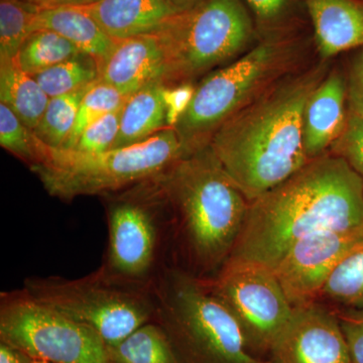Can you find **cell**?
<instances>
[{
  "label": "cell",
  "instance_id": "1",
  "mask_svg": "<svg viewBox=\"0 0 363 363\" xmlns=\"http://www.w3.org/2000/svg\"><path fill=\"white\" fill-rule=\"evenodd\" d=\"M335 60L317 58L279 81L212 135L210 149L250 201L309 162L303 135L306 106Z\"/></svg>",
  "mask_w": 363,
  "mask_h": 363
},
{
  "label": "cell",
  "instance_id": "2",
  "mask_svg": "<svg viewBox=\"0 0 363 363\" xmlns=\"http://www.w3.org/2000/svg\"><path fill=\"white\" fill-rule=\"evenodd\" d=\"M363 227V178L344 160L324 155L250 201L228 259L274 269L301 238L327 228Z\"/></svg>",
  "mask_w": 363,
  "mask_h": 363
},
{
  "label": "cell",
  "instance_id": "3",
  "mask_svg": "<svg viewBox=\"0 0 363 363\" xmlns=\"http://www.w3.org/2000/svg\"><path fill=\"white\" fill-rule=\"evenodd\" d=\"M156 180L171 215L173 266L213 279L240 238L250 200L209 145L182 157Z\"/></svg>",
  "mask_w": 363,
  "mask_h": 363
},
{
  "label": "cell",
  "instance_id": "4",
  "mask_svg": "<svg viewBox=\"0 0 363 363\" xmlns=\"http://www.w3.org/2000/svg\"><path fill=\"white\" fill-rule=\"evenodd\" d=\"M318 57L312 30L259 40L250 51L197 82L175 130L188 154L209 145L229 117Z\"/></svg>",
  "mask_w": 363,
  "mask_h": 363
},
{
  "label": "cell",
  "instance_id": "5",
  "mask_svg": "<svg viewBox=\"0 0 363 363\" xmlns=\"http://www.w3.org/2000/svg\"><path fill=\"white\" fill-rule=\"evenodd\" d=\"M155 291V319L168 336L176 363H266L248 351L240 326L209 279L169 267Z\"/></svg>",
  "mask_w": 363,
  "mask_h": 363
},
{
  "label": "cell",
  "instance_id": "6",
  "mask_svg": "<svg viewBox=\"0 0 363 363\" xmlns=\"http://www.w3.org/2000/svg\"><path fill=\"white\" fill-rule=\"evenodd\" d=\"M188 152L175 128H164L145 142L101 152H83L44 143L32 171L52 197L72 201L105 196L161 175Z\"/></svg>",
  "mask_w": 363,
  "mask_h": 363
},
{
  "label": "cell",
  "instance_id": "7",
  "mask_svg": "<svg viewBox=\"0 0 363 363\" xmlns=\"http://www.w3.org/2000/svg\"><path fill=\"white\" fill-rule=\"evenodd\" d=\"M104 197L108 241L98 269L117 281L155 289L173 267L171 215L156 177Z\"/></svg>",
  "mask_w": 363,
  "mask_h": 363
},
{
  "label": "cell",
  "instance_id": "8",
  "mask_svg": "<svg viewBox=\"0 0 363 363\" xmlns=\"http://www.w3.org/2000/svg\"><path fill=\"white\" fill-rule=\"evenodd\" d=\"M157 33L166 61V86L197 83L259 42L245 0H201Z\"/></svg>",
  "mask_w": 363,
  "mask_h": 363
},
{
  "label": "cell",
  "instance_id": "9",
  "mask_svg": "<svg viewBox=\"0 0 363 363\" xmlns=\"http://www.w3.org/2000/svg\"><path fill=\"white\" fill-rule=\"evenodd\" d=\"M23 289L97 333L107 346L116 345L156 318L155 289L117 281L99 269L78 279L32 277Z\"/></svg>",
  "mask_w": 363,
  "mask_h": 363
},
{
  "label": "cell",
  "instance_id": "10",
  "mask_svg": "<svg viewBox=\"0 0 363 363\" xmlns=\"http://www.w3.org/2000/svg\"><path fill=\"white\" fill-rule=\"evenodd\" d=\"M0 342L51 363H111L97 333L23 288L0 294Z\"/></svg>",
  "mask_w": 363,
  "mask_h": 363
},
{
  "label": "cell",
  "instance_id": "11",
  "mask_svg": "<svg viewBox=\"0 0 363 363\" xmlns=\"http://www.w3.org/2000/svg\"><path fill=\"white\" fill-rule=\"evenodd\" d=\"M209 283L240 326L248 351L266 359L294 310L274 269L252 260L228 259Z\"/></svg>",
  "mask_w": 363,
  "mask_h": 363
},
{
  "label": "cell",
  "instance_id": "12",
  "mask_svg": "<svg viewBox=\"0 0 363 363\" xmlns=\"http://www.w3.org/2000/svg\"><path fill=\"white\" fill-rule=\"evenodd\" d=\"M363 238V227L327 228L301 238L274 271L293 308L318 302L341 259Z\"/></svg>",
  "mask_w": 363,
  "mask_h": 363
},
{
  "label": "cell",
  "instance_id": "13",
  "mask_svg": "<svg viewBox=\"0 0 363 363\" xmlns=\"http://www.w3.org/2000/svg\"><path fill=\"white\" fill-rule=\"evenodd\" d=\"M266 363H352L335 310L315 302L294 308Z\"/></svg>",
  "mask_w": 363,
  "mask_h": 363
},
{
  "label": "cell",
  "instance_id": "14",
  "mask_svg": "<svg viewBox=\"0 0 363 363\" xmlns=\"http://www.w3.org/2000/svg\"><path fill=\"white\" fill-rule=\"evenodd\" d=\"M348 116L347 80L343 61L336 59L309 98L304 113V149L311 161L324 155L340 136Z\"/></svg>",
  "mask_w": 363,
  "mask_h": 363
},
{
  "label": "cell",
  "instance_id": "15",
  "mask_svg": "<svg viewBox=\"0 0 363 363\" xmlns=\"http://www.w3.org/2000/svg\"><path fill=\"white\" fill-rule=\"evenodd\" d=\"M166 61L157 33L116 40L100 72L99 81L130 96L155 83L164 84Z\"/></svg>",
  "mask_w": 363,
  "mask_h": 363
},
{
  "label": "cell",
  "instance_id": "16",
  "mask_svg": "<svg viewBox=\"0 0 363 363\" xmlns=\"http://www.w3.org/2000/svg\"><path fill=\"white\" fill-rule=\"evenodd\" d=\"M304 1L320 59H337L363 48V0Z\"/></svg>",
  "mask_w": 363,
  "mask_h": 363
},
{
  "label": "cell",
  "instance_id": "17",
  "mask_svg": "<svg viewBox=\"0 0 363 363\" xmlns=\"http://www.w3.org/2000/svg\"><path fill=\"white\" fill-rule=\"evenodd\" d=\"M77 7L113 40L159 32L179 13L169 0H99Z\"/></svg>",
  "mask_w": 363,
  "mask_h": 363
},
{
  "label": "cell",
  "instance_id": "18",
  "mask_svg": "<svg viewBox=\"0 0 363 363\" xmlns=\"http://www.w3.org/2000/svg\"><path fill=\"white\" fill-rule=\"evenodd\" d=\"M52 30L65 38L102 67L111 54L116 40L102 30L94 18L77 6H56L37 9L33 30Z\"/></svg>",
  "mask_w": 363,
  "mask_h": 363
},
{
  "label": "cell",
  "instance_id": "19",
  "mask_svg": "<svg viewBox=\"0 0 363 363\" xmlns=\"http://www.w3.org/2000/svg\"><path fill=\"white\" fill-rule=\"evenodd\" d=\"M162 83L147 86L128 97L121 109L118 135L112 149L130 147L168 128Z\"/></svg>",
  "mask_w": 363,
  "mask_h": 363
},
{
  "label": "cell",
  "instance_id": "20",
  "mask_svg": "<svg viewBox=\"0 0 363 363\" xmlns=\"http://www.w3.org/2000/svg\"><path fill=\"white\" fill-rule=\"evenodd\" d=\"M35 77L21 70L16 59L0 61V104L6 105L30 130H35L49 104Z\"/></svg>",
  "mask_w": 363,
  "mask_h": 363
},
{
  "label": "cell",
  "instance_id": "21",
  "mask_svg": "<svg viewBox=\"0 0 363 363\" xmlns=\"http://www.w3.org/2000/svg\"><path fill=\"white\" fill-rule=\"evenodd\" d=\"M259 40L312 30L304 0H245Z\"/></svg>",
  "mask_w": 363,
  "mask_h": 363
},
{
  "label": "cell",
  "instance_id": "22",
  "mask_svg": "<svg viewBox=\"0 0 363 363\" xmlns=\"http://www.w3.org/2000/svg\"><path fill=\"white\" fill-rule=\"evenodd\" d=\"M108 355L111 363H176L168 336L156 319L108 346Z\"/></svg>",
  "mask_w": 363,
  "mask_h": 363
},
{
  "label": "cell",
  "instance_id": "23",
  "mask_svg": "<svg viewBox=\"0 0 363 363\" xmlns=\"http://www.w3.org/2000/svg\"><path fill=\"white\" fill-rule=\"evenodd\" d=\"M318 302L333 308L363 309V238L334 269Z\"/></svg>",
  "mask_w": 363,
  "mask_h": 363
},
{
  "label": "cell",
  "instance_id": "24",
  "mask_svg": "<svg viewBox=\"0 0 363 363\" xmlns=\"http://www.w3.org/2000/svg\"><path fill=\"white\" fill-rule=\"evenodd\" d=\"M80 54L75 45L59 33L40 28L30 33L16 60L21 70L33 77Z\"/></svg>",
  "mask_w": 363,
  "mask_h": 363
},
{
  "label": "cell",
  "instance_id": "25",
  "mask_svg": "<svg viewBox=\"0 0 363 363\" xmlns=\"http://www.w3.org/2000/svg\"><path fill=\"white\" fill-rule=\"evenodd\" d=\"M50 98L62 96L99 81L96 62L85 54L67 60L33 76Z\"/></svg>",
  "mask_w": 363,
  "mask_h": 363
},
{
  "label": "cell",
  "instance_id": "26",
  "mask_svg": "<svg viewBox=\"0 0 363 363\" xmlns=\"http://www.w3.org/2000/svg\"><path fill=\"white\" fill-rule=\"evenodd\" d=\"M90 86L62 96L50 98L39 124L33 130L43 143L52 147L65 145L75 125L81 100Z\"/></svg>",
  "mask_w": 363,
  "mask_h": 363
},
{
  "label": "cell",
  "instance_id": "27",
  "mask_svg": "<svg viewBox=\"0 0 363 363\" xmlns=\"http://www.w3.org/2000/svg\"><path fill=\"white\" fill-rule=\"evenodd\" d=\"M37 9L23 0H0V61L13 60L35 32Z\"/></svg>",
  "mask_w": 363,
  "mask_h": 363
},
{
  "label": "cell",
  "instance_id": "28",
  "mask_svg": "<svg viewBox=\"0 0 363 363\" xmlns=\"http://www.w3.org/2000/svg\"><path fill=\"white\" fill-rule=\"evenodd\" d=\"M128 97L121 94L116 88L101 81H97L90 86L85 93L80 106H79L77 118L71 135L67 138L63 149H73L77 143L79 136L83 131L94 123L98 119L106 114L121 108Z\"/></svg>",
  "mask_w": 363,
  "mask_h": 363
},
{
  "label": "cell",
  "instance_id": "29",
  "mask_svg": "<svg viewBox=\"0 0 363 363\" xmlns=\"http://www.w3.org/2000/svg\"><path fill=\"white\" fill-rule=\"evenodd\" d=\"M0 145L32 169L39 164L44 143L6 105L0 104Z\"/></svg>",
  "mask_w": 363,
  "mask_h": 363
},
{
  "label": "cell",
  "instance_id": "30",
  "mask_svg": "<svg viewBox=\"0 0 363 363\" xmlns=\"http://www.w3.org/2000/svg\"><path fill=\"white\" fill-rule=\"evenodd\" d=\"M123 106L88 126L79 136L73 150L83 152H101L111 150L118 135Z\"/></svg>",
  "mask_w": 363,
  "mask_h": 363
},
{
  "label": "cell",
  "instance_id": "31",
  "mask_svg": "<svg viewBox=\"0 0 363 363\" xmlns=\"http://www.w3.org/2000/svg\"><path fill=\"white\" fill-rule=\"evenodd\" d=\"M328 154L344 160L363 178V117L348 112L345 128Z\"/></svg>",
  "mask_w": 363,
  "mask_h": 363
},
{
  "label": "cell",
  "instance_id": "32",
  "mask_svg": "<svg viewBox=\"0 0 363 363\" xmlns=\"http://www.w3.org/2000/svg\"><path fill=\"white\" fill-rule=\"evenodd\" d=\"M347 80L348 112L363 117V48L343 61Z\"/></svg>",
  "mask_w": 363,
  "mask_h": 363
},
{
  "label": "cell",
  "instance_id": "33",
  "mask_svg": "<svg viewBox=\"0 0 363 363\" xmlns=\"http://www.w3.org/2000/svg\"><path fill=\"white\" fill-rule=\"evenodd\" d=\"M334 310L347 341L352 363H363V309L334 308Z\"/></svg>",
  "mask_w": 363,
  "mask_h": 363
},
{
  "label": "cell",
  "instance_id": "34",
  "mask_svg": "<svg viewBox=\"0 0 363 363\" xmlns=\"http://www.w3.org/2000/svg\"><path fill=\"white\" fill-rule=\"evenodd\" d=\"M197 83H181L176 85H164V101L166 105L168 128H175L185 114L195 95Z\"/></svg>",
  "mask_w": 363,
  "mask_h": 363
},
{
  "label": "cell",
  "instance_id": "35",
  "mask_svg": "<svg viewBox=\"0 0 363 363\" xmlns=\"http://www.w3.org/2000/svg\"><path fill=\"white\" fill-rule=\"evenodd\" d=\"M33 359L23 351L0 342V363H33Z\"/></svg>",
  "mask_w": 363,
  "mask_h": 363
},
{
  "label": "cell",
  "instance_id": "36",
  "mask_svg": "<svg viewBox=\"0 0 363 363\" xmlns=\"http://www.w3.org/2000/svg\"><path fill=\"white\" fill-rule=\"evenodd\" d=\"M99 0H32L30 4L37 9L56 6H83L95 4Z\"/></svg>",
  "mask_w": 363,
  "mask_h": 363
},
{
  "label": "cell",
  "instance_id": "37",
  "mask_svg": "<svg viewBox=\"0 0 363 363\" xmlns=\"http://www.w3.org/2000/svg\"><path fill=\"white\" fill-rule=\"evenodd\" d=\"M169 1L171 2L172 6L175 7L179 13H183V11H188V9L194 7L201 0H169Z\"/></svg>",
  "mask_w": 363,
  "mask_h": 363
},
{
  "label": "cell",
  "instance_id": "38",
  "mask_svg": "<svg viewBox=\"0 0 363 363\" xmlns=\"http://www.w3.org/2000/svg\"><path fill=\"white\" fill-rule=\"evenodd\" d=\"M33 363H51V362H47V360L33 359Z\"/></svg>",
  "mask_w": 363,
  "mask_h": 363
},
{
  "label": "cell",
  "instance_id": "39",
  "mask_svg": "<svg viewBox=\"0 0 363 363\" xmlns=\"http://www.w3.org/2000/svg\"><path fill=\"white\" fill-rule=\"evenodd\" d=\"M23 1H26L28 2V4H30V2L32 1V0H23Z\"/></svg>",
  "mask_w": 363,
  "mask_h": 363
}]
</instances>
